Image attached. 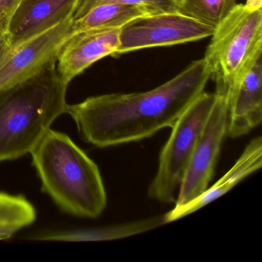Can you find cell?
<instances>
[{
    "label": "cell",
    "mask_w": 262,
    "mask_h": 262,
    "mask_svg": "<svg viewBox=\"0 0 262 262\" xmlns=\"http://www.w3.org/2000/svg\"><path fill=\"white\" fill-rule=\"evenodd\" d=\"M154 14L147 9L133 5L105 4L89 10L85 14L72 19L74 32L94 29L122 28L137 18Z\"/></svg>",
    "instance_id": "obj_14"
},
{
    "label": "cell",
    "mask_w": 262,
    "mask_h": 262,
    "mask_svg": "<svg viewBox=\"0 0 262 262\" xmlns=\"http://www.w3.org/2000/svg\"><path fill=\"white\" fill-rule=\"evenodd\" d=\"M36 217V209L25 197L0 192V241L31 225Z\"/></svg>",
    "instance_id": "obj_15"
},
{
    "label": "cell",
    "mask_w": 262,
    "mask_h": 262,
    "mask_svg": "<svg viewBox=\"0 0 262 262\" xmlns=\"http://www.w3.org/2000/svg\"><path fill=\"white\" fill-rule=\"evenodd\" d=\"M210 79L203 58L153 90L91 96L67 105L66 113L76 122L83 140L98 148L139 142L162 128H171L205 92Z\"/></svg>",
    "instance_id": "obj_1"
},
{
    "label": "cell",
    "mask_w": 262,
    "mask_h": 262,
    "mask_svg": "<svg viewBox=\"0 0 262 262\" xmlns=\"http://www.w3.org/2000/svg\"><path fill=\"white\" fill-rule=\"evenodd\" d=\"M214 102V93L204 92L171 127L170 137L159 156L157 172L148 187L151 199L161 203H176L179 187Z\"/></svg>",
    "instance_id": "obj_5"
},
{
    "label": "cell",
    "mask_w": 262,
    "mask_h": 262,
    "mask_svg": "<svg viewBox=\"0 0 262 262\" xmlns=\"http://www.w3.org/2000/svg\"><path fill=\"white\" fill-rule=\"evenodd\" d=\"M228 103L227 136L241 137L262 120V56H259L238 83L225 96Z\"/></svg>",
    "instance_id": "obj_10"
},
{
    "label": "cell",
    "mask_w": 262,
    "mask_h": 262,
    "mask_svg": "<svg viewBox=\"0 0 262 262\" xmlns=\"http://www.w3.org/2000/svg\"><path fill=\"white\" fill-rule=\"evenodd\" d=\"M105 4L138 6L152 13L178 11V0H78L72 19L79 17L91 9Z\"/></svg>",
    "instance_id": "obj_17"
},
{
    "label": "cell",
    "mask_w": 262,
    "mask_h": 262,
    "mask_svg": "<svg viewBox=\"0 0 262 262\" xmlns=\"http://www.w3.org/2000/svg\"><path fill=\"white\" fill-rule=\"evenodd\" d=\"M10 49V46L7 36H0V61L2 60Z\"/></svg>",
    "instance_id": "obj_19"
},
{
    "label": "cell",
    "mask_w": 262,
    "mask_h": 262,
    "mask_svg": "<svg viewBox=\"0 0 262 262\" xmlns=\"http://www.w3.org/2000/svg\"><path fill=\"white\" fill-rule=\"evenodd\" d=\"M74 33L71 17L11 47L0 61V90L27 80L56 64L62 46Z\"/></svg>",
    "instance_id": "obj_8"
},
{
    "label": "cell",
    "mask_w": 262,
    "mask_h": 262,
    "mask_svg": "<svg viewBox=\"0 0 262 262\" xmlns=\"http://www.w3.org/2000/svg\"><path fill=\"white\" fill-rule=\"evenodd\" d=\"M205 59L215 92L228 96L259 56H262V10L237 4L216 27Z\"/></svg>",
    "instance_id": "obj_4"
},
{
    "label": "cell",
    "mask_w": 262,
    "mask_h": 262,
    "mask_svg": "<svg viewBox=\"0 0 262 262\" xmlns=\"http://www.w3.org/2000/svg\"><path fill=\"white\" fill-rule=\"evenodd\" d=\"M69 85L56 63L0 90V162L31 153L54 121L67 113Z\"/></svg>",
    "instance_id": "obj_2"
},
{
    "label": "cell",
    "mask_w": 262,
    "mask_h": 262,
    "mask_svg": "<svg viewBox=\"0 0 262 262\" xmlns=\"http://www.w3.org/2000/svg\"><path fill=\"white\" fill-rule=\"evenodd\" d=\"M21 0H0V36H6L10 20Z\"/></svg>",
    "instance_id": "obj_18"
},
{
    "label": "cell",
    "mask_w": 262,
    "mask_h": 262,
    "mask_svg": "<svg viewBox=\"0 0 262 262\" xmlns=\"http://www.w3.org/2000/svg\"><path fill=\"white\" fill-rule=\"evenodd\" d=\"M214 30L178 11L147 15L121 28L120 44L115 56L145 49L196 42L211 37Z\"/></svg>",
    "instance_id": "obj_6"
},
{
    "label": "cell",
    "mask_w": 262,
    "mask_h": 262,
    "mask_svg": "<svg viewBox=\"0 0 262 262\" xmlns=\"http://www.w3.org/2000/svg\"><path fill=\"white\" fill-rule=\"evenodd\" d=\"M121 28L94 29L75 32L62 46L56 62L61 77L68 82L92 65L115 56L120 44Z\"/></svg>",
    "instance_id": "obj_9"
},
{
    "label": "cell",
    "mask_w": 262,
    "mask_h": 262,
    "mask_svg": "<svg viewBox=\"0 0 262 262\" xmlns=\"http://www.w3.org/2000/svg\"><path fill=\"white\" fill-rule=\"evenodd\" d=\"M245 7L251 11L260 10L262 7V0H247Z\"/></svg>",
    "instance_id": "obj_20"
},
{
    "label": "cell",
    "mask_w": 262,
    "mask_h": 262,
    "mask_svg": "<svg viewBox=\"0 0 262 262\" xmlns=\"http://www.w3.org/2000/svg\"><path fill=\"white\" fill-rule=\"evenodd\" d=\"M78 0H21L9 25L10 48L70 19Z\"/></svg>",
    "instance_id": "obj_11"
},
{
    "label": "cell",
    "mask_w": 262,
    "mask_h": 262,
    "mask_svg": "<svg viewBox=\"0 0 262 262\" xmlns=\"http://www.w3.org/2000/svg\"><path fill=\"white\" fill-rule=\"evenodd\" d=\"M42 189L65 212L96 219L107 205L97 165L67 135L50 128L30 153Z\"/></svg>",
    "instance_id": "obj_3"
},
{
    "label": "cell",
    "mask_w": 262,
    "mask_h": 262,
    "mask_svg": "<svg viewBox=\"0 0 262 262\" xmlns=\"http://www.w3.org/2000/svg\"><path fill=\"white\" fill-rule=\"evenodd\" d=\"M262 166V138L253 139L245 147L235 163L212 186L207 188L202 194L185 205L174 206L171 211L164 214L165 224L179 220L210 202L226 194L241 181L251 176Z\"/></svg>",
    "instance_id": "obj_12"
},
{
    "label": "cell",
    "mask_w": 262,
    "mask_h": 262,
    "mask_svg": "<svg viewBox=\"0 0 262 262\" xmlns=\"http://www.w3.org/2000/svg\"><path fill=\"white\" fill-rule=\"evenodd\" d=\"M163 215L145 220L136 221L125 225L97 228H79L68 231L49 233L39 236L41 240L61 241V242H93V241L113 240L134 235L145 231L154 229L165 225Z\"/></svg>",
    "instance_id": "obj_13"
},
{
    "label": "cell",
    "mask_w": 262,
    "mask_h": 262,
    "mask_svg": "<svg viewBox=\"0 0 262 262\" xmlns=\"http://www.w3.org/2000/svg\"><path fill=\"white\" fill-rule=\"evenodd\" d=\"M214 102L204 124L191 160L179 187L176 206L199 197L214 176L221 148L227 136L228 103L225 95L214 93Z\"/></svg>",
    "instance_id": "obj_7"
},
{
    "label": "cell",
    "mask_w": 262,
    "mask_h": 262,
    "mask_svg": "<svg viewBox=\"0 0 262 262\" xmlns=\"http://www.w3.org/2000/svg\"><path fill=\"white\" fill-rule=\"evenodd\" d=\"M236 5V0H178V12L216 28Z\"/></svg>",
    "instance_id": "obj_16"
}]
</instances>
